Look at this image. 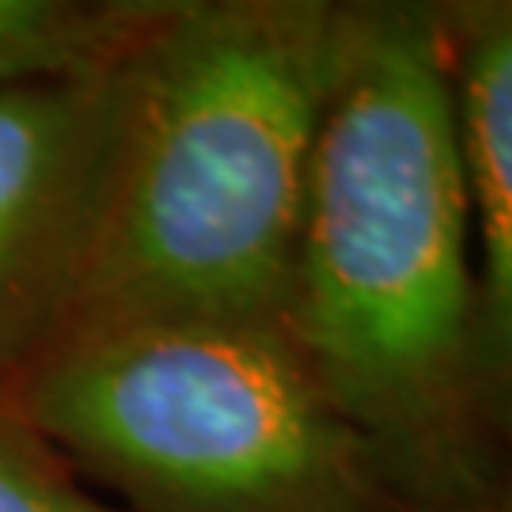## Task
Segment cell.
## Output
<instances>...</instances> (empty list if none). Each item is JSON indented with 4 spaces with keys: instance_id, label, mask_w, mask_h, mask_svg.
<instances>
[{
    "instance_id": "6da1fadb",
    "label": "cell",
    "mask_w": 512,
    "mask_h": 512,
    "mask_svg": "<svg viewBox=\"0 0 512 512\" xmlns=\"http://www.w3.org/2000/svg\"><path fill=\"white\" fill-rule=\"evenodd\" d=\"M281 327L406 512L512 482L478 376L444 4H346Z\"/></svg>"
},
{
    "instance_id": "7a4b0ae2",
    "label": "cell",
    "mask_w": 512,
    "mask_h": 512,
    "mask_svg": "<svg viewBox=\"0 0 512 512\" xmlns=\"http://www.w3.org/2000/svg\"><path fill=\"white\" fill-rule=\"evenodd\" d=\"M346 4L160 0L69 323H281Z\"/></svg>"
},
{
    "instance_id": "3957f363",
    "label": "cell",
    "mask_w": 512,
    "mask_h": 512,
    "mask_svg": "<svg viewBox=\"0 0 512 512\" xmlns=\"http://www.w3.org/2000/svg\"><path fill=\"white\" fill-rule=\"evenodd\" d=\"M0 391L137 512H406L281 323L76 330Z\"/></svg>"
},
{
    "instance_id": "277c9868",
    "label": "cell",
    "mask_w": 512,
    "mask_h": 512,
    "mask_svg": "<svg viewBox=\"0 0 512 512\" xmlns=\"http://www.w3.org/2000/svg\"><path fill=\"white\" fill-rule=\"evenodd\" d=\"M126 54L0 92V387L69 323L107 183Z\"/></svg>"
},
{
    "instance_id": "5b68a950",
    "label": "cell",
    "mask_w": 512,
    "mask_h": 512,
    "mask_svg": "<svg viewBox=\"0 0 512 512\" xmlns=\"http://www.w3.org/2000/svg\"><path fill=\"white\" fill-rule=\"evenodd\" d=\"M475 258L482 399L512 467V0L444 4Z\"/></svg>"
},
{
    "instance_id": "8992f818",
    "label": "cell",
    "mask_w": 512,
    "mask_h": 512,
    "mask_svg": "<svg viewBox=\"0 0 512 512\" xmlns=\"http://www.w3.org/2000/svg\"><path fill=\"white\" fill-rule=\"evenodd\" d=\"M156 8L160 0H0V92L118 61Z\"/></svg>"
},
{
    "instance_id": "52a82bcc",
    "label": "cell",
    "mask_w": 512,
    "mask_h": 512,
    "mask_svg": "<svg viewBox=\"0 0 512 512\" xmlns=\"http://www.w3.org/2000/svg\"><path fill=\"white\" fill-rule=\"evenodd\" d=\"M0 512H114L76 486L61 452L0 391Z\"/></svg>"
},
{
    "instance_id": "ba28073f",
    "label": "cell",
    "mask_w": 512,
    "mask_h": 512,
    "mask_svg": "<svg viewBox=\"0 0 512 512\" xmlns=\"http://www.w3.org/2000/svg\"><path fill=\"white\" fill-rule=\"evenodd\" d=\"M463 512H512V482L501 490V494H494L490 501H482V505H471V509Z\"/></svg>"
}]
</instances>
